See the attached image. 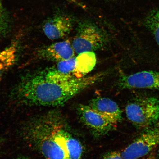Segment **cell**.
Segmentation results:
<instances>
[{
	"label": "cell",
	"instance_id": "6da1fadb",
	"mask_svg": "<svg viewBox=\"0 0 159 159\" xmlns=\"http://www.w3.org/2000/svg\"><path fill=\"white\" fill-rule=\"evenodd\" d=\"M21 134L25 142L46 159L82 157V144L59 111H50L30 119L22 128Z\"/></svg>",
	"mask_w": 159,
	"mask_h": 159
},
{
	"label": "cell",
	"instance_id": "7a4b0ae2",
	"mask_svg": "<svg viewBox=\"0 0 159 159\" xmlns=\"http://www.w3.org/2000/svg\"><path fill=\"white\" fill-rule=\"evenodd\" d=\"M106 75L101 72L56 82L48 79L43 70L36 71L21 78L12 90L11 97L16 102L27 106H59L102 80Z\"/></svg>",
	"mask_w": 159,
	"mask_h": 159
},
{
	"label": "cell",
	"instance_id": "3957f363",
	"mask_svg": "<svg viewBox=\"0 0 159 159\" xmlns=\"http://www.w3.org/2000/svg\"><path fill=\"white\" fill-rule=\"evenodd\" d=\"M127 118L140 128H148L159 120V99L154 97L137 99L127 105Z\"/></svg>",
	"mask_w": 159,
	"mask_h": 159
},
{
	"label": "cell",
	"instance_id": "277c9868",
	"mask_svg": "<svg viewBox=\"0 0 159 159\" xmlns=\"http://www.w3.org/2000/svg\"><path fill=\"white\" fill-rule=\"evenodd\" d=\"M107 43V35L100 27L92 22L85 21L79 23L71 44L75 53L79 54L102 49Z\"/></svg>",
	"mask_w": 159,
	"mask_h": 159
},
{
	"label": "cell",
	"instance_id": "5b68a950",
	"mask_svg": "<svg viewBox=\"0 0 159 159\" xmlns=\"http://www.w3.org/2000/svg\"><path fill=\"white\" fill-rule=\"evenodd\" d=\"M159 144V127L139 136L121 153L123 159H138L146 156Z\"/></svg>",
	"mask_w": 159,
	"mask_h": 159
},
{
	"label": "cell",
	"instance_id": "8992f818",
	"mask_svg": "<svg viewBox=\"0 0 159 159\" xmlns=\"http://www.w3.org/2000/svg\"><path fill=\"white\" fill-rule=\"evenodd\" d=\"M118 85L123 89H149L159 90V72L143 71L121 75Z\"/></svg>",
	"mask_w": 159,
	"mask_h": 159
},
{
	"label": "cell",
	"instance_id": "52a82bcc",
	"mask_svg": "<svg viewBox=\"0 0 159 159\" xmlns=\"http://www.w3.org/2000/svg\"><path fill=\"white\" fill-rule=\"evenodd\" d=\"M75 23L74 19L71 16L57 13L45 22L43 30L48 38L57 40L68 35L72 30Z\"/></svg>",
	"mask_w": 159,
	"mask_h": 159
},
{
	"label": "cell",
	"instance_id": "ba28073f",
	"mask_svg": "<svg viewBox=\"0 0 159 159\" xmlns=\"http://www.w3.org/2000/svg\"><path fill=\"white\" fill-rule=\"evenodd\" d=\"M78 112L81 120L95 135L103 136L114 129L113 124L89 105H80Z\"/></svg>",
	"mask_w": 159,
	"mask_h": 159
},
{
	"label": "cell",
	"instance_id": "9c48e42d",
	"mask_svg": "<svg viewBox=\"0 0 159 159\" xmlns=\"http://www.w3.org/2000/svg\"><path fill=\"white\" fill-rule=\"evenodd\" d=\"M75 53L72 44L67 40L41 48L37 55L39 59L57 63L75 57Z\"/></svg>",
	"mask_w": 159,
	"mask_h": 159
},
{
	"label": "cell",
	"instance_id": "30bf717a",
	"mask_svg": "<svg viewBox=\"0 0 159 159\" xmlns=\"http://www.w3.org/2000/svg\"><path fill=\"white\" fill-rule=\"evenodd\" d=\"M88 105L113 124L116 125L122 120V111L117 103L112 99L98 97L92 99Z\"/></svg>",
	"mask_w": 159,
	"mask_h": 159
},
{
	"label": "cell",
	"instance_id": "8fae6325",
	"mask_svg": "<svg viewBox=\"0 0 159 159\" xmlns=\"http://www.w3.org/2000/svg\"><path fill=\"white\" fill-rule=\"evenodd\" d=\"M97 59L94 52L80 53L76 57L75 71L79 77H84L92 70L96 64Z\"/></svg>",
	"mask_w": 159,
	"mask_h": 159
},
{
	"label": "cell",
	"instance_id": "7c38bea8",
	"mask_svg": "<svg viewBox=\"0 0 159 159\" xmlns=\"http://www.w3.org/2000/svg\"><path fill=\"white\" fill-rule=\"evenodd\" d=\"M17 50V43L13 42L0 52V80L15 65Z\"/></svg>",
	"mask_w": 159,
	"mask_h": 159
},
{
	"label": "cell",
	"instance_id": "4fadbf2b",
	"mask_svg": "<svg viewBox=\"0 0 159 159\" xmlns=\"http://www.w3.org/2000/svg\"><path fill=\"white\" fill-rule=\"evenodd\" d=\"M145 25L154 38L159 47V9L154 10L146 17Z\"/></svg>",
	"mask_w": 159,
	"mask_h": 159
},
{
	"label": "cell",
	"instance_id": "5bb4252c",
	"mask_svg": "<svg viewBox=\"0 0 159 159\" xmlns=\"http://www.w3.org/2000/svg\"><path fill=\"white\" fill-rule=\"evenodd\" d=\"M102 159H123L121 153L114 151L105 155Z\"/></svg>",
	"mask_w": 159,
	"mask_h": 159
},
{
	"label": "cell",
	"instance_id": "9a60e30c",
	"mask_svg": "<svg viewBox=\"0 0 159 159\" xmlns=\"http://www.w3.org/2000/svg\"><path fill=\"white\" fill-rule=\"evenodd\" d=\"M66 1L81 7H83L84 6V5L82 3L79 2L78 0H66Z\"/></svg>",
	"mask_w": 159,
	"mask_h": 159
},
{
	"label": "cell",
	"instance_id": "2e32d148",
	"mask_svg": "<svg viewBox=\"0 0 159 159\" xmlns=\"http://www.w3.org/2000/svg\"><path fill=\"white\" fill-rule=\"evenodd\" d=\"M17 159H30L29 158L26 157H20L18 158Z\"/></svg>",
	"mask_w": 159,
	"mask_h": 159
},
{
	"label": "cell",
	"instance_id": "e0dca14e",
	"mask_svg": "<svg viewBox=\"0 0 159 159\" xmlns=\"http://www.w3.org/2000/svg\"><path fill=\"white\" fill-rule=\"evenodd\" d=\"M4 139L3 138H0V144L3 142Z\"/></svg>",
	"mask_w": 159,
	"mask_h": 159
},
{
	"label": "cell",
	"instance_id": "ac0fdd59",
	"mask_svg": "<svg viewBox=\"0 0 159 159\" xmlns=\"http://www.w3.org/2000/svg\"><path fill=\"white\" fill-rule=\"evenodd\" d=\"M148 159H154V158H148Z\"/></svg>",
	"mask_w": 159,
	"mask_h": 159
},
{
	"label": "cell",
	"instance_id": "d6986e66",
	"mask_svg": "<svg viewBox=\"0 0 159 159\" xmlns=\"http://www.w3.org/2000/svg\"><path fill=\"white\" fill-rule=\"evenodd\" d=\"M106 1H112V0H106Z\"/></svg>",
	"mask_w": 159,
	"mask_h": 159
},
{
	"label": "cell",
	"instance_id": "ffe728a7",
	"mask_svg": "<svg viewBox=\"0 0 159 159\" xmlns=\"http://www.w3.org/2000/svg\"></svg>",
	"mask_w": 159,
	"mask_h": 159
}]
</instances>
